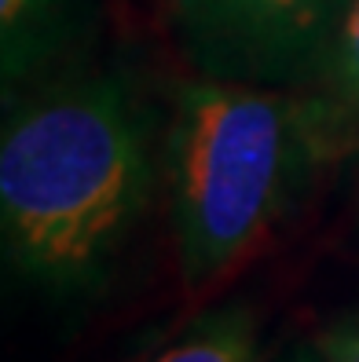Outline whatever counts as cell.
Segmentation results:
<instances>
[{
	"label": "cell",
	"mask_w": 359,
	"mask_h": 362,
	"mask_svg": "<svg viewBox=\"0 0 359 362\" xmlns=\"http://www.w3.org/2000/svg\"><path fill=\"white\" fill-rule=\"evenodd\" d=\"M151 190V129L121 74L59 77L8 110L0 223L23 271L59 286L92 279L129 238Z\"/></svg>",
	"instance_id": "6da1fadb"
},
{
	"label": "cell",
	"mask_w": 359,
	"mask_h": 362,
	"mask_svg": "<svg viewBox=\"0 0 359 362\" xmlns=\"http://www.w3.org/2000/svg\"><path fill=\"white\" fill-rule=\"evenodd\" d=\"M323 161L304 92L213 77L180 84L165 180L183 286H209L246 260Z\"/></svg>",
	"instance_id": "7a4b0ae2"
},
{
	"label": "cell",
	"mask_w": 359,
	"mask_h": 362,
	"mask_svg": "<svg viewBox=\"0 0 359 362\" xmlns=\"http://www.w3.org/2000/svg\"><path fill=\"white\" fill-rule=\"evenodd\" d=\"M352 0H173L195 77L304 92Z\"/></svg>",
	"instance_id": "3957f363"
},
{
	"label": "cell",
	"mask_w": 359,
	"mask_h": 362,
	"mask_svg": "<svg viewBox=\"0 0 359 362\" xmlns=\"http://www.w3.org/2000/svg\"><path fill=\"white\" fill-rule=\"evenodd\" d=\"M77 37V0H0L4 88L40 77Z\"/></svg>",
	"instance_id": "277c9868"
},
{
	"label": "cell",
	"mask_w": 359,
	"mask_h": 362,
	"mask_svg": "<svg viewBox=\"0 0 359 362\" xmlns=\"http://www.w3.org/2000/svg\"><path fill=\"white\" fill-rule=\"evenodd\" d=\"M304 99L315 114L326 158L352 151L359 143V0L348 4Z\"/></svg>",
	"instance_id": "5b68a950"
},
{
	"label": "cell",
	"mask_w": 359,
	"mask_h": 362,
	"mask_svg": "<svg viewBox=\"0 0 359 362\" xmlns=\"http://www.w3.org/2000/svg\"><path fill=\"white\" fill-rule=\"evenodd\" d=\"M253 355H257V333H253L249 311L227 308L202 318L154 362H253Z\"/></svg>",
	"instance_id": "8992f818"
},
{
	"label": "cell",
	"mask_w": 359,
	"mask_h": 362,
	"mask_svg": "<svg viewBox=\"0 0 359 362\" xmlns=\"http://www.w3.org/2000/svg\"><path fill=\"white\" fill-rule=\"evenodd\" d=\"M319 358L323 362H359V315L345 318V322H337L323 333Z\"/></svg>",
	"instance_id": "52a82bcc"
},
{
	"label": "cell",
	"mask_w": 359,
	"mask_h": 362,
	"mask_svg": "<svg viewBox=\"0 0 359 362\" xmlns=\"http://www.w3.org/2000/svg\"><path fill=\"white\" fill-rule=\"evenodd\" d=\"M319 362H323V358H319Z\"/></svg>",
	"instance_id": "ba28073f"
}]
</instances>
